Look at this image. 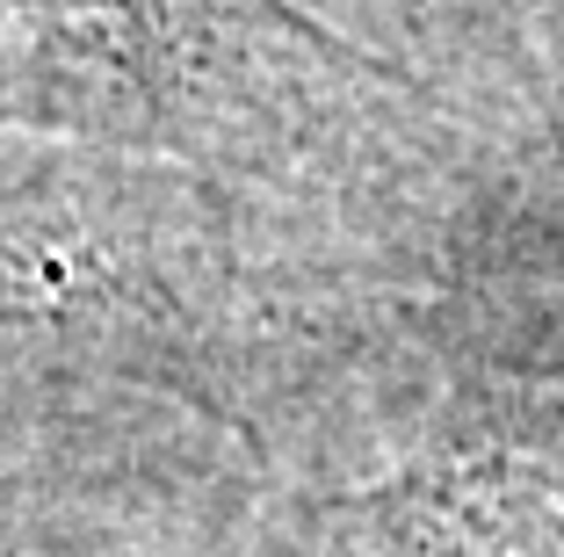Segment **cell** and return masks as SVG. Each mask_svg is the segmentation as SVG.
I'll use <instances>...</instances> for the list:
<instances>
[{"label": "cell", "instance_id": "1", "mask_svg": "<svg viewBox=\"0 0 564 557\" xmlns=\"http://www.w3.org/2000/svg\"><path fill=\"white\" fill-rule=\"evenodd\" d=\"M253 30L239 0H0V81L15 58H95L117 44L131 66L160 51H210L217 36Z\"/></svg>", "mask_w": 564, "mask_h": 557}]
</instances>
